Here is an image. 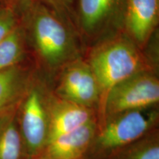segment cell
I'll list each match as a JSON object with an SVG mask.
<instances>
[{
  "label": "cell",
  "mask_w": 159,
  "mask_h": 159,
  "mask_svg": "<svg viewBox=\"0 0 159 159\" xmlns=\"http://www.w3.org/2000/svg\"><path fill=\"white\" fill-rule=\"evenodd\" d=\"M29 87L28 73L19 64L0 71V111L19 103Z\"/></svg>",
  "instance_id": "cell-12"
},
{
  "label": "cell",
  "mask_w": 159,
  "mask_h": 159,
  "mask_svg": "<svg viewBox=\"0 0 159 159\" xmlns=\"http://www.w3.org/2000/svg\"><path fill=\"white\" fill-rule=\"evenodd\" d=\"M123 0H79L80 22L89 35L102 31L118 13Z\"/></svg>",
  "instance_id": "cell-10"
},
{
  "label": "cell",
  "mask_w": 159,
  "mask_h": 159,
  "mask_svg": "<svg viewBox=\"0 0 159 159\" xmlns=\"http://www.w3.org/2000/svg\"><path fill=\"white\" fill-rule=\"evenodd\" d=\"M159 122L156 106L116 114L98 127L86 155L89 159H108L117 151L156 130Z\"/></svg>",
  "instance_id": "cell-1"
},
{
  "label": "cell",
  "mask_w": 159,
  "mask_h": 159,
  "mask_svg": "<svg viewBox=\"0 0 159 159\" xmlns=\"http://www.w3.org/2000/svg\"><path fill=\"white\" fill-rule=\"evenodd\" d=\"M82 159H89V158H82Z\"/></svg>",
  "instance_id": "cell-18"
},
{
  "label": "cell",
  "mask_w": 159,
  "mask_h": 159,
  "mask_svg": "<svg viewBox=\"0 0 159 159\" xmlns=\"http://www.w3.org/2000/svg\"><path fill=\"white\" fill-rule=\"evenodd\" d=\"M25 51V33L18 25L0 41V71L19 64Z\"/></svg>",
  "instance_id": "cell-14"
},
{
  "label": "cell",
  "mask_w": 159,
  "mask_h": 159,
  "mask_svg": "<svg viewBox=\"0 0 159 159\" xmlns=\"http://www.w3.org/2000/svg\"><path fill=\"white\" fill-rule=\"evenodd\" d=\"M18 25L17 18L13 8L0 7V41H2Z\"/></svg>",
  "instance_id": "cell-15"
},
{
  "label": "cell",
  "mask_w": 159,
  "mask_h": 159,
  "mask_svg": "<svg viewBox=\"0 0 159 159\" xmlns=\"http://www.w3.org/2000/svg\"><path fill=\"white\" fill-rule=\"evenodd\" d=\"M19 104L0 111V159H27L18 125Z\"/></svg>",
  "instance_id": "cell-11"
},
{
  "label": "cell",
  "mask_w": 159,
  "mask_h": 159,
  "mask_svg": "<svg viewBox=\"0 0 159 159\" xmlns=\"http://www.w3.org/2000/svg\"><path fill=\"white\" fill-rule=\"evenodd\" d=\"M17 120L27 159H37L48 142L47 97L39 89L29 87L19 104Z\"/></svg>",
  "instance_id": "cell-5"
},
{
  "label": "cell",
  "mask_w": 159,
  "mask_h": 159,
  "mask_svg": "<svg viewBox=\"0 0 159 159\" xmlns=\"http://www.w3.org/2000/svg\"><path fill=\"white\" fill-rule=\"evenodd\" d=\"M159 102V80L153 73H136L111 89L97 118L98 127L107 118L120 113L156 106Z\"/></svg>",
  "instance_id": "cell-3"
},
{
  "label": "cell",
  "mask_w": 159,
  "mask_h": 159,
  "mask_svg": "<svg viewBox=\"0 0 159 159\" xmlns=\"http://www.w3.org/2000/svg\"><path fill=\"white\" fill-rule=\"evenodd\" d=\"M45 3L51 6L55 11L63 12L69 8L73 0H43Z\"/></svg>",
  "instance_id": "cell-16"
},
{
  "label": "cell",
  "mask_w": 159,
  "mask_h": 159,
  "mask_svg": "<svg viewBox=\"0 0 159 159\" xmlns=\"http://www.w3.org/2000/svg\"><path fill=\"white\" fill-rule=\"evenodd\" d=\"M108 159H159L158 129L117 151Z\"/></svg>",
  "instance_id": "cell-13"
},
{
  "label": "cell",
  "mask_w": 159,
  "mask_h": 159,
  "mask_svg": "<svg viewBox=\"0 0 159 159\" xmlns=\"http://www.w3.org/2000/svg\"><path fill=\"white\" fill-rule=\"evenodd\" d=\"M98 129L97 120H93L46 144L37 159H82L90 148Z\"/></svg>",
  "instance_id": "cell-8"
},
{
  "label": "cell",
  "mask_w": 159,
  "mask_h": 159,
  "mask_svg": "<svg viewBox=\"0 0 159 159\" xmlns=\"http://www.w3.org/2000/svg\"><path fill=\"white\" fill-rule=\"evenodd\" d=\"M89 66L100 91L97 118L102 110L108 92L114 85L144 70V60L134 43L125 38L103 43L91 53Z\"/></svg>",
  "instance_id": "cell-2"
},
{
  "label": "cell",
  "mask_w": 159,
  "mask_h": 159,
  "mask_svg": "<svg viewBox=\"0 0 159 159\" xmlns=\"http://www.w3.org/2000/svg\"><path fill=\"white\" fill-rule=\"evenodd\" d=\"M125 22L134 41L143 44L157 25L159 0H125Z\"/></svg>",
  "instance_id": "cell-9"
},
{
  "label": "cell",
  "mask_w": 159,
  "mask_h": 159,
  "mask_svg": "<svg viewBox=\"0 0 159 159\" xmlns=\"http://www.w3.org/2000/svg\"><path fill=\"white\" fill-rule=\"evenodd\" d=\"M13 6L20 9L28 8L32 4V0H10Z\"/></svg>",
  "instance_id": "cell-17"
},
{
  "label": "cell",
  "mask_w": 159,
  "mask_h": 159,
  "mask_svg": "<svg viewBox=\"0 0 159 159\" xmlns=\"http://www.w3.org/2000/svg\"><path fill=\"white\" fill-rule=\"evenodd\" d=\"M56 97L86 108L98 110L100 91L89 63L75 61L63 70L56 89Z\"/></svg>",
  "instance_id": "cell-6"
},
{
  "label": "cell",
  "mask_w": 159,
  "mask_h": 159,
  "mask_svg": "<svg viewBox=\"0 0 159 159\" xmlns=\"http://www.w3.org/2000/svg\"><path fill=\"white\" fill-rule=\"evenodd\" d=\"M47 107L49 113L47 143L91 121L97 120V111L94 109L63 100L56 96L47 97Z\"/></svg>",
  "instance_id": "cell-7"
},
{
  "label": "cell",
  "mask_w": 159,
  "mask_h": 159,
  "mask_svg": "<svg viewBox=\"0 0 159 159\" xmlns=\"http://www.w3.org/2000/svg\"><path fill=\"white\" fill-rule=\"evenodd\" d=\"M32 17V36L43 61L50 66L68 61L74 52V42L62 21L43 6L37 7Z\"/></svg>",
  "instance_id": "cell-4"
}]
</instances>
